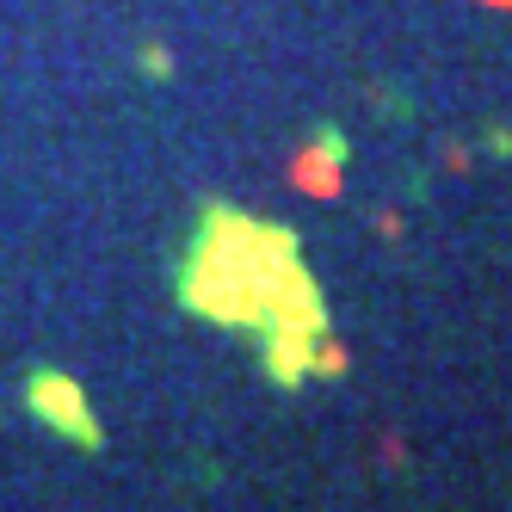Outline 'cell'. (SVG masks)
I'll return each instance as SVG.
<instances>
[{"label": "cell", "mask_w": 512, "mask_h": 512, "mask_svg": "<svg viewBox=\"0 0 512 512\" xmlns=\"http://www.w3.org/2000/svg\"><path fill=\"white\" fill-rule=\"evenodd\" d=\"M25 408L38 414L56 438H68L75 451H105V426L93 414L87 389L68 377V371H56V364H38V371L25 377Z\"/></svg>", "instance_id": "cell-2"}, {"label": "cell", "mask_w": 512, "mask_h": 512, "mask_svg": "<svg viewBox=\"0 0 512 512\" xmlns=\"http://www.w3.org/2000/svg\"><path fill=\"white\" fill-rule=\"evenodd\" d=\"M321 334H297V327H272L260 334V364L278 389H303L309 383V352H315Z\"/></svg>", "instance_id": "cell-3"}, {"label": "cell", "mask_w": 512, "mask_h": 512, "mask_svg": "<svg viewBox=\"0 0 512 512\" xmlns=\"http://www.w3.org/2000/svg\"><path fill=\"white\" fill-rule=\"evenodd\" d=\"M309 377H346V352L334 346V340H315V352H309Z\"/></svg>", "instance_id": "cell-4"}, {"label": "cell", "mask_w": 512, "mask_h": 512, "mask_svg": "<svg viewBox=\"0 0 512 512\" xmlns=\"http://www.w3.org/2000/svg\"><path fill=\"white\" fill-rule=\"evenodd\" d=\"M142 75H149V81H167V75H173V56H167L161 44H149V50H142Z\"/></svg>", "instance_id": "cell-5"}, {"label": "cell", "mask_w": 512, "mask_h": 512, "mask_svg": "<svg viewBox=\"0 0 512 512\" xmlns=\"http://www.w3.org/2000/svg\"><path fill=\"white\" fill-rule=\"evenodd\" d=\"M179 303L204 321L272 334H327V297L303 266V241L284 223H260L235 204H204L198 235L179 260Z\"/></svg>", "instance_id": "cell-1"}]
</instances>
